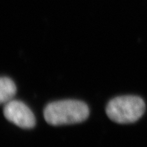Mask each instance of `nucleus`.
<instances>
[{
  "label": "nucleus",
  "mask_w": 147,
  "mask_h": 147,
  "mask_svg": "<svg viewBox=\"0 0 147 147\" xmlns=\"http://www.w3.org/2000/svg\"><path fill=\"white\" fill-rule=\"evenodd\" d=\"M146 105L141 97L125 95L115 97L108 102L106 115L114 122L120 124L133 123L144 115Z\"/></svg>",
  "instance_id": "2"
},
{
  "label": "nucleus",
  "mask_w": 147,
  "mask_h": 147,
  "mask_svg": "<svg viewBox=\"0 0 147 147\" xmlns=\"http://www.w3.org/2000/svg\"><path fill=\"white\" fill-rule=\"evenodd\" d=\"M3 115L7 120L19 127L32 129L36 125V117L26 104L18 100H11L5 104Z\"/></svg>",
  "instance_id": "3"
},
{
  "label": "nucleus",
  "mask_w": 147,
  "mask_h": 147,
  "mask_svg": "<svg viewBox=\"0 0 147 147\" xmlns=\"http://www.w3.org/2000/svg\"><path fill=\"white\" fill-rule=\"evenodd\" d=\"M16 93V87L13 80L8 77H0V104L12 100Z\"/></svg>",
  "instance_id": "4"
},
{
  "label": "nucleus",
  "mask_w": 147,
  "mask_h": 147,
  "mask_svg": "<svg viewBox=\"0 0 147 147\" xmlns=\"http://www.w3.org/2000/svg\"><path fill=\"white\" fill-rule=\"evenodd\" d=\"M89 109L87 104L74 100L51 102L44 110L46 121L54 126L82 123L89 117Z\"/></svg>",
  "instance_id": "1"
}]
</instances>
